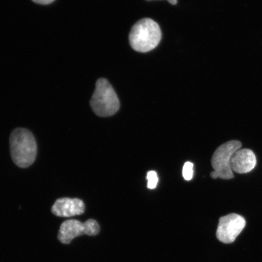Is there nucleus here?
Here are the masks:
<instances>
[{
    "instance_id": "nucleus-1",
    "label": "nucleus",
    "mask_w": 262,
    "mask_h": 262,
    "mask_svg": "<svg viewBox=\"0 0 262 262\" xmlns=\"http://www.w3.org/2000/svg\"><path fill=\"white\" fill-rule=\"evenodd\" d=\"M13 162L19 168H26L35 162L37 145L31 131L16 128L12 131L9 140Z\"/></svg>"
},
{
    "instance_id": "nucleus-2",
    "label": "nucleus",
    "mask_w": 262,
    "mask_h": 262,
    "mask_svg": "<svg viewBox=\"0 0 262 262\" xmlns=\"http://www.w3.org/2000/svg\"><path fill=\"white\" fill-rule=\"evenodd\" d=\"M162 38V32L156 22L143 18L131 29L129 40L130 47L137 52H147L156 48Z\"/></svg>"
},
{
    "instance_id": "nucleus-3",
    "label": "nucleus",
    "mask_w": 262,
    "mask_h": 262,
    "mask_svg": "<svg viewBox=\"0 0 262 262\" xmlns=\"http://www.w3.org/2000/svg\"><path fill=\"white\" fill-rule=\"evenodd\" d=\"M90 104L94 113L101 117L112 116L119 110V98L110 82L105 78H100L97 81Z\"/></svg>"
},
{
    "instance_id": "nucleus-4",
    "label": "nucleus",
    "mask_w": 262,
    "mask_h": 262,
    "mask_svg": "<svg viewBox=\"0 0 262 262\" xmlns=\"http://www.w3.org/2000/svg\"><path fill=\"white\" fill-rule=\"evenodd\" d=\"M241 147V142L231 140L223 144L215 150L211 159V165L214 170L211 173L212 179L229 180L234 178L231 167V157Z\"/></svg>"
},
{
    "instance_id": "nucleus-5",
    "label": "nucleus",
    "mask_w": 262,
    "mask_h": 262,
    "mask_svg": "<svg viewBox=\"0 0 262 262\" xmlns=\"http://www.w3.org/2000/svg\"><path fill=\"white\" fill-rule=\"evenodd\" d=\"M100 230L99 225L94 219H89L83 223L71 219L64 221L61 225L58 238L61 243L67 245L80 235L95 236L99 233Z\"/></svg>"
},
{
    "instance_id": "nucleus-6",
    "label": "nucleus",
    "mask_w": 262,
    "mask_h": 262,
    "mask_svg": "<svg viewBox=\"0 0 262 262\" xmlns=\"http://www.w3.org/2000/svg\"><path fill=\"white\" fill-rule=\"evenodd\" d=\"M245 225V219L241 215L232 213L224 216L219 219L216 232L217 238L223 243H232L243 231Z\"/></svg>"
},
{
    "instance_id": "nucleus-7",
    "label": "nucleus",
    "mask_w": 262,
    "mask_h": 262,
    "mask_svg": "<svg viewBox=\"0 0 262 262\" xmlns=\"http://www.w3.org/2000/svg\"><path fill=\"white\" fill-rule=\"evenodd\" d=\"M84 202L79 199L61 198L57 199L52 206L51 211L60 217H71L83 214Z\"/></svg>"
},
{
    "instance_id": "nucleus-8",
    "label": "nucleus",
    "mask_w": 262,
    "mask_h": 262,
    "mask_svg": "<svg viewBox=\"0 0 262 262\" xmlns=\"http://www.w3.org/2000/svg\"><path fill=\"white\" fill-rule=\"evenodd\" d=\"M257 165L255 154L249 149H240L232 155L231 167L232 171L238 173H246L253 170Z\"/></svg>"
},
{
    "instance_id": "nucleus-9",
    "label": "nucleus",
    "mask_w": 262,
    "mask_h": 262,
    "mask_svg": "<svg viewBox=\"0 0 262 262\" xmlns=\"http://www.w3.org/2000/svg\"><path fill=\"white\" fill-rule=\"evenodd\" d=\"M146 179L147 180V188L150 189H155L159 182L157 172L150 171L147 172Z\"/></svg>"
},
{
    "instance_id": "nucleus-10",
    "label": "nucleus",
    "mask_w": 262,
    "mask_h": 262,
    "mask_svg": "<svg viewBox=\"0 0 262 262\" xmlns=\"http://www.w3.org/2000/svg\"><path fill=\"white\" fill-rule=\"evenodd\" d=\"M194 165L191 162H187L185 163L183 168V176L186 180H191L194 175Z\"/></svg>"
},
{
    "instance_id": "nucleus-11",
    "label": "nucleus",
    "mask_w": 262,
    "mask_h": 262,
    "mask_svg": "<svg viewBox=\"0 0 262 262\" xmlns=\"http://www.w3.org/2000/svg\"><path fill=\"white\" fill-rule=\"evenodd\" d=\"M33 2L38 3L40 5H49L52 2H54L55 0H32Z\"/></svg>"
},
{
    "instance_id": "nucleus-12",
    "label": "nucleus",
    "mask_w": 262,
    "mask_h": 262,
    "mask_svg": "<svg viewBox=\"0 0 262 262\" xmlns=\"http://www.w3.org/2000/svg\"><path fill=\"white\" fill-rule=\"evenodd\" d=\"M168 2L173 5H175L177 4V0H168Z\"/></svg>"
}]
</instances>
